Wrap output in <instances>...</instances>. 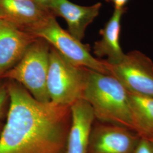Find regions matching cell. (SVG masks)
<instances>
[{
	"instance_id": "cell-1",
	"label": "cell",
	"mask_w": 153,
	"mask_h": 153,
	"mask_svg": "<svg viewBox=\"0 0 153 153\" xmlns=\"http://www.w3.org/2000/svg\"><path fill=\"white\" fill-rule=\"evenodd\" d=\"M9 107L0 134V153H66L71 106L41 102L7 80Z\"/></svg>"
},
{
	"instance_id": "cell-2",
	"label": "cell",
	"mask_w": 153,
	"mask_h": 153,
	"mask_svg": "<svg viewBox=\"0 0 153 153\" xmlns=\"http://www.w3.org/2000/svg\"><path fill=\"white\" fill-rule=\"evenodd\" d=\"M83 99L91 105L95 120L137 133L129 92L114 76L87 68Z\"/></svg>"
},
{
	"instance_id": "cell-3",
	"label": "cell",
	"mask_w": 153,
	"mask_h": 153,
	"mask_svg": "<svg viewBox=\"0 0 153 153\" xmlns=\"http://www.w3.org/2000/svg\"><path fill=\"white\" fill-rule=\"evenodd\" d=\"M51 47L43 39L38 38L30 45L22 59L2 76V79L17 82L33 97L41 102L50 100L47 90Z\"/></svg>"
},
{
	"instance_id": "cell-4",
	"label": "cell",
	"mask_w": 153,
	"mask_h": 153,
	"mask_svg": "<svg viewBox=\"0 0 153 153\" xmlns=\"http://www.w3.org/2000/svg\"><path fill=\"white\" fill-rule=\"evenodd\" d=\"M87 68L72 64L51 47L47 90L50 100L56 104L71 106L83 99Z\"/></svg>"
},
{
	"instance_id": "cell-5",
	"label": "cell",
	"mask_w": 153,
	"mask_h": 153,
	"mask_svg": "<svg viewBox=\"0 0 153 153\" xmlns=\"http://www.w3.org/2000/svg\"><path fill=\"white\" fill-rule=\"evenodd\" d=\"M28 33L43 39L74 65L109 74L107 62L94 57L88 45L83 44L61 27L56 16H52Z\"/></svg>"
},
{
	"instance_id": "cell-6",
	"label": "cell",
	"mask_w": 153,
	"mask_h": 153,
	"mask_svg": "<svg viewBox=\"0 0 153 153\" xmlns=\"http://www.w3.org/2000/svg\"><path fill=\"white\" fill-rule=\"evenodd\" d=\"M107 64L109 74L129 93L153 97V62L146 55L132 51L126 53L120 62Z\"/></svg>"
},
{
	"instance_id": "cell-7",
	"label": "cell",
	"mask_w": 153,
	"mask_h": 153,
	"mask_svg": "<svg viewBox=\"0 0 153 153\" xmlns=\"http://www.w3.org/2000/svg\"><path fill=\"white\" fill-rule=\"evenodd\" d=\"M140 138L124 126L98 121L93 124L87 153H133Z\"/></svg>"
},
{
	"instance_id": "cell-8",
	"label": "cell",
	"mask_w": 153,
	"mask_h": 153,
	"mask_svg": "<svg viewBox=\"0 0 153 153\" xmlns=\"http://www.w3.org/2000/svg\"><path fill=\"white\" fill-rule=\"evenodd\" d=\"M37 39L31 33L0 19V81L5 73L21 60Z\"/></svg>"
},
{
	"instance_id": "cell-9",
	"label": "cell",
	"mask_w": 153,
	"mask_h": 153,
	"mask_svg": "<svg viewBox=\"0 0 153 153\" xmlns=\"http://www.w3.org/2000/svg\"><path fill=\"white\" fill-rule=\"evenodd\" d=\"M54 16L34 0H0V19L28 32Z\"/></svg>"
},
{
	"instance_id": "cell-10",
	"label": "cell",
	"mask_w": 153,
	"mask_h": 153,
	"mask_svg": "<svg viewBox=\"0 0 153 153\" xmlns=\"http://www.w3.org/2000/svg\"><path fill=\"white\" fill-rule=\"evenodd\" d=\"M101 7L100 2L85 6L69 0H52L50 10L55 16L63 18L68 24L69 33L81 41L87 27L98 16Z\"/></svg>"
},
{
	"instance_id": "cell-11",
	"label": "cell",
	"mask_w": 153,
	"mask_h": 153,
	"mask_svg": "<svg viewBox=\"0 0 153 153\" xmlns=\"http://www.w3.org/2000/svg\"><path fill=\"white\" fill-rule=\"evenodd\" d=\"M71 124L66 153H87L89 138L95 117L91 105L81 99L71 105Z\"/></svg>"
},
{
	"instance_id": "cell-12",
	"label": "cell",
	"mask_w": 153,
	"mask_h": 153,
	"mask_svg": "<svg viewBox=\"0 0 153 153\" xmlns=\"http://www.w3.org/2000/svg\"><path fill=\"white\" fill-rule=\"evenodd\" d=\"M126 8L114 9V13L104 27L100 30L101 39L94 45V53L99 58L106 57L104 60L108 64L114 65L120 62L126 53L120 44L121 19Z\"/></svg>"
},
{
	"instance_id": "cell-13",
	"label": "cell",
	"mask_w": 153,
	"mask_h": 153,
	"mask_svg": "<svg viewBox=\"0 0 153 153\" xmlns=\"http://www.w3.org/2000/svg\"><path fill=\"white\" fill-rule=\"evenodd\" d=\"M131 112L141 137L153 135V97L129 93Z\"/></svg>"
},
{
	"instance_id": "cell-14",
	"label": "cell",
	"mask_w": 153,
	"mask_h": 153,
	"mask_svg": "<svg viewBox=\"0 0 153 153\" xmlns=\"http://www.w3.org/2000/svg\"><path fill=\"white\" fill-rule=\"evenodd\" d=\"M9 102V94L7 86V82L0 81V119H1L6 107Z\"/></svg>"
},
{
	"instance_id": "cell-15",
	"label": "cell",
	"mask_w": 153,
	"mask_h": 153,
	"mask_svg": "<svg viewBox=\"0 0 153 153\" xmlns=\"http://www.w3.org/2000/svg\"><path fill=\"white\" fill-rule=\"evenodd\" d=\"M133 153H153V144L146 137H141Z\"/></svg>"
},
{
	"instance_id": "cell-16",
	"label": "cell",
	"mask_w": 153,
	"mask_h": 153,
	"mask_svg": "<svg viewBox=\"0 0 153 153\" xmlns=\"http://www.w3.org/2000/svg\"><path fill=\"white\" fill-rule=\"evenodd\" d=\"M106 2L112 4L115 9H122L126 8V5L129 0H105Z\"/></svg>"
},
{
	"instance_id": "cell-17",
	"label": "cell",
	"mask_w": 153,
	"mask_h": 153,
	"mask_svg": "<svg viewBox=\"0 0 153 153\" xmlns=\"http://www.w3.org/2000/svg\"><path fill=\"white\" fill-rule=\"evenodd\" d=\"M34 1L40 5L44 7L48 10H50V7L51 5L52 0H34Z\"/></svg>"
},
{
	"instance_id": "cell-18",
	"label": "cell",
	"mask_w": 153,
	"mask_h": 153,
	"mask_svg": "<svg viewBox=\"0 0 153 153\" xmlns=\"http://www.w3.org/2000/svg\"><path fill=\"white\" fill-rule=\"evenodd\" d=\"M146 137H147L148 138H149L150 140V141L153 143V135H151V136H149Z\"/></svg>"
},
{
	"instance_id": "cell-19",
	"label": "cell",
	"mask_w": 153,
	"mask_h": 153,
	"mask_svg": "<svg viewBox=\"0 0 153 153\" xmlns=\"http://www.w3.org/2000/svg\"><path fill=\"white\" fill-rule=\"evenodd\" d=\"M3 126H4V125L2 124V123L1 122V119H0V134H1V131H2V128H3Z\"/></svg>"
}]
</instances>
